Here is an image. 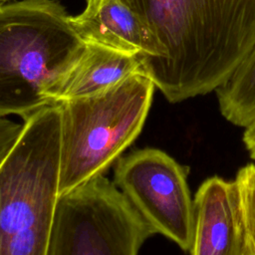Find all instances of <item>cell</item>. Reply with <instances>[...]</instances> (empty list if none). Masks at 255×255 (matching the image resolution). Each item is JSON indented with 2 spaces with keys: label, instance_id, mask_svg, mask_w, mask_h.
Instances as JSON below:
<instances>
[{
  "label": "cell",
  "instance_id": "5bb4252c",
  "mask_svg": "<svg viewBox=\"0 0 255 255\" xmlns=\"http://www.w3.org/2000/svg\"><path fill=\"white\" fill-rule=\"evenodd\" d=\"M103 0H86V8L82 12L84 14H91L93 13L101 4Z\"/></svg>",
  "mask_w": 255,
  "mask_h": 255
},
{
  "label": "cell",
  "instance_id": "5b68a950",
  "mask_svg": "<svg viewBox=\"0 0 255 255\" xmlns=\"http://www.w3.org/2000/svg\"><path fill=\"white\" fill-rule=\"evenodd\" d=\"M153 234L104 174L59 195L46 255H137Z\"/></svg>",
  "mask_w": 255,
  "mask_h": 255
},
{
  "label": "cell",
  "instance_id": "4fadbf2b",
  "mask_svg": "<svg viewBox=\"0 0 255 255\" xmlns=\"http://www.w3.org/2000/svg\"><path fill=\"white\" fill-rule=\"evenodd\" d=\"M242 140L250 158L255 161V119L244 128Z\"/></svg>",
  "mask_w": 255,
  "mask_h": 255
},
{
  "label": "cell",
  "instance_id": "6da1fadb",
  "mask_svg": "<svg viewBox=\"0 0 255 255\" xmlns=\"http://www.w3.org/2000/svg\"><path fill=\"white\" fill-rule=\"evenodd\" d=\"M159 56L142 72L172 104L216 91L255 47V0H122Z\"/></svg>",
  "mask_w": 255,
  "mask_h": 255
},
{
  "label": "cell",
  "instance_id": "9a60e30c",
  "mask_svg": "<svg viewBox=\"0 0 255 255\" xmlns=\"http://www.w3.org/2000/svg\"><path fill=\"white\" fill-rule=\"evenodd\" d=\"M8 1H11V0H0V4H1V3H5V2H8Z\"/></svg>",
  "mask_w": 255,
  "mask_h": 255
},
{
  "label": "cell",
  "instance_id": "52a82bcc",
  "mask_svg": "<svg viewBox=\"0 0 255 255\" xmlns=\"http://www.w3.org/2000/svg\"><path fill=\"white\" fill-rule=\"evenodd\" d=\"M190 255H249L235 180L214 175L197 188Z\"/></svg>",
  "mask_w": 255,
  "mask_h": 255
},
{
  "label": "cell",
  "instance_id": "ba28073f",
  "mask_svg": "<svg viewBox=\"0 0 255 255\" xmlns=\"http://www.w3.org/2000/svg\"><path fill=\"white\" fill-rule=\"evenodd\" d=\"M72 21L86 42L140 55L142 69L159 56V46L150 30L122 0H103L93 13L72 16Z\"/></svg>",
  "mask_w": 255,
  "mask_h": 255
},
{
  "label": "cell",
  "instance_id": "9c48e42d",
  "mask_svg": "<svg viewBox=\"0 0 255 255\" xmlns=\"http://www.w3.org/2000/svg\"><path fill=\"white\" fill-rule=\"evenodd\" d=\"M86 43L85 53L69 76L60 102L102 93L134 74L143 73L140 55Z\"/></svg>",
  "mask_w": 255,
  "mask_h": 255
},
{
  "label": "cell",
  "instance_id": "7c38bea8",
  "mask_svg": "<svg viewBox=\"0 0 255 255\" xmlns=\"http://www.w3.org/2000/svg\"><path fill=\"white\" fill-rule=\"evenodd\" d=\"M23 128L24 124L0 116V165L17 143Z\"/></svg>",
  "mask_w": 255,
  "mask_h": 255
},
{
  "label": "cell",
  "instance_id": "8992f818",
  "mask_svg": "<svg viewBox=\"0 0 255 255\" xmlns=\"http://www.w3.org/2000/svg\"><path fill=\"white\" fill-rule=\"evenodd\" d=\"M113 181L154 234L190 251L194 202L187 168L163 150L147 147L122 156L116 162Z\"/></svg>",
  "mask_w": 255,
  "mask_h": 255
},
{
  "label": "cell",
  "instance_id": "3957f363",
  "mask_svg": "<svg viewBox=\"0 0 255 255\" xmlns=\"http://www.w3.org/2000/svg\"><path fill=\"white\" fill-rule=\"evenodd\" d=\"M23 124L0 165V255H46L59 197V105Z\"/></svg>",
  "mask_w": 255,
  "mask_h": 255
},
{
  "label": "cell",
  "instance_id": "30bf717a",
  "mask_svg": "<svg viewBox=\"0 0 255 255\" xmlns=\"http://www.w3.org/2000/svg\"><path fill=\"white\" fill-rule=\"evenodd\" d=\"M215 93L227 122L245 128L255 119V47Z\"/></svg>",
  "mask_w": 255,
  "mask_h": 255
},
{
  "label": "cell",
  "instance_id": "277c9868",
  "mask_svg": "<svg viewBox=\"0 0 255 255\" xmlns=\"http://www.w3.org/2000/svg\"><path fill=\"white\" fill-rule=\"evenodd\" d=\"M155 86L143 73L93 96L60 102L59 195L104 175L140 133Z\"/></svg>",
  "mask_w": 255,
  "mask_h": 255
},
{
  "label": "cell",
  "instance_id": "7a4b0ae2",
  "mask_svg": "<svg viewBox=\"0 0 255 255\" xmlns=\"http://www.w3.org/2000/svg\"><path fill=\"white\" fill-rule=\"evenodd\" d=\"M87 43L59 0L0 4V116L59 104Z\"/></svg>",
  "mask_w": 255,
  "mask_h": 255
},
{
  "label": "cell",
  "instance_id": "8fae6325",
  "mask_svg": "<svg viewBox=\"0 0 255 255\" xmlns=\"http://www.w3.org/2000/svg\"><path fill=\"white\" fill-rule=\"evenodd\" d=\"M234 180L238 190L249 255H255V163L242 166Z\"/></svg>",
  "mask_w": 255,
  "mask_h": 255
}]
</instances>
